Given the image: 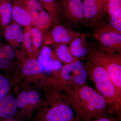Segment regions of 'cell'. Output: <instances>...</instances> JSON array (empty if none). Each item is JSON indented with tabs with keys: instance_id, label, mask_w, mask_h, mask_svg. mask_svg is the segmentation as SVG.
Segmentation results:
<instances>
[{
	"instance_id": "obj_1",
	"label": "cell",
	"mask_w": 121,
	"mask_h": 121,
	"mask_svg": "<svg viewBox=\"0 0 121 121\" xmlns=\"http://www.w3.org/2000/svg\"><path fill=\"white\" fill-rule=\"evenodd\" d=\"M61 90L73 111L76 121H88L111 115L105 99L87 84Z\"/></svg>"
},
{
	"instance_id": "obj_2",
	"label": "cell",
	"mask_w": 121,
	"mask_h": 121,
	"mask_svg": "<svg viewBox=\"0 0 121 121\" xmlns=\"http://www.w3.org/2000/svg\"><path fill=\"white\" fill-rule=\"evenodd\" d=\"M45 91L43 103L35 121H76L75 115L58 87L48 85Z\"/></svg>"
},
{
	"instance_id": "obj_3",
	"label": "cell",
	"mask_w": 121,
	"mask_h": 121,
	"mask_svg": "<svg viewBox=\"0 0 121 121\" xmlns=\"http://www.w3.org/2000/svg\"><path fill=\"white\" fill-rule=\"evenodd\" d=\"M89 78L93 81L97 91L107 102L110 114L121 118V98L105 69L101 66L87 60Z\"/></svg>"
},
{
	"instance_id": "obj_4",
	"label": "cell",
	"mask_w": 121,
	"mask_h": 121,
	"mask_svg": "<svg viewBox=\"0 0 121 121\" xmlns=\"http://www.w3.org/2000/svg\"><path fill=\"white\" fill-rule=\"evenodd\" d=\"M89 78L86 63L80 60L63 65L56 78L48 80L47 85H54L60 89L73 88L87 84Z\"/></svg>"
},
{
	"instance_id": "obj_5",
	"label": "cell",
	"mask_w": 121,
	"mask_h": 121,
	"mask_svg": "<svg viewBox=\"0 0 121 121\" xmlns=\"http://www.w3.org/2000/svg\"><path fill=\"white\" fill-rule=\"evenodd\" d=\"M87 56V60L105 69L121 98V53L107 54L99 48H92Z\"/></svg>"
},
{
	"instance_id": "obj_6",
	"label": "cell",
	"mask_w": 121,
	"mask_h": 121,
	"mask_svg": "<svg viewBox=\"0 0 121 121\" xmlns=\"http://www.w3.org/2000/svg\"><path fill=\"white\" fill-rule=\"evenodd\" d=\"M93 36L106 53H121V32L109 24L100 23L95 28Z\"/></svg>"
},
{
	"instance_id": "obj_7",
	"label": "cell",
	"mask_w": 121,
	"mask_h": 121,
	"mask_svg": "<svg viewBox=\"0 0 121 121\" xmlns=\"http://www.w3.org/2000/svg\"><path fill=\"white\" fill-rule=\"evenodd\" d=\"M15 55L20 62L21 71L22 75L25 78L26 82L35 83L43 87L47 78L37 59L29 58L23 51H18Z\"/></svg>"
},
{
	"instance_id": "obj_8",
	"label": "cell",
	"mask_w": 121,
	"mask_h": 121,
	"mask_svg": "<svg viewBox=\"0 0 121 121\" xmlns=\"http://www.w3.org/2000/svg\"><path fill=\"white\" fill-rule=\"evenodd\" d=\"M60 17L69 25H85L83 0H59Z\"/></svg>"
},
{
	"instance_id": "obj_9",
	"label": "cell",
	"mask_w": 121,
	"mask_h": 121,
	"mask_svg": "<svg viewBox=\"0 0 121 121\" xmlns=\"http://www.w3.org/2000/svg\"><path fill=\"white\" fill-rule=\"evenodd\" d=\"M37 59L47 79L54 78L58 75L63 65L56 58L52 48L48 46H43Z\"/></svg>"
},
{
	"instance_id": "obj_10",
	"label": "cell",
	"mask_w": 121,
	"mask_h": 121,
	"mask_svg": "<svg viewBox=\"0 0 121 121\" xmlns=\"http://www.w3.org/2000/svg\"><path fill=\"white\" fill-rule=\"evenodd\" d=\"M85 24L95 28L107 13L106 0H83Z\"/></svg>"
},
{
	"instance_id": "obj_11",
	"label": "cell",
	"mask_w": 121,
	"mask_h": 121,
	"mask_svg": "<svg viewBox=\"0 0 121 121\" xmlns=\"http://www.w3.org/2000/svg\"><path fill=\"white\" fill-rule=\"evenodd\" d=\"M80 33L61 24L55 25L51 30L44 35L42 45H68L74 37Z\"/></svg>"
},
{
	"instance_id": "obj_12",
	"label": "cell",
	"mask_w": 121,
	"mask_h": 121,
	"mask_svg": "<svg viewBox=\"0 0 121 121\" xmlns=\"http://www.w3.org/2000/svg\"><path fill=\"white\" fill-rule=\"evenodd\" d=\"M68 45L71 54L76 60L87 56L91 48H89L87 44L86 35L82 33L74 37Z\"/></svg>"
},
{
	"instance_id": "obj_13",
	"label": "cell",
	"mask_w": 121,
	"mask_h": 121,
	"mask_svg": "<svg viewBox=\"0 0 121 121\" xmlns=\"http://www.w3.org/2000/svg\"><path fill=\"white\" fill-rule=\"evenodd\" d=\"M12 18L16 23L25 27L32 26L30 13L26 6L17 0H15L13 5Z\"/></svg>"
},
{
	"instance_id": "obj_14",
	"label": "cell",
	"mask_w": 121,
	"mask_h": 121,
	"mask_svg": "<svg viewBox=\"0 0 121 121\" xmlns=\"http://www.w3.org/2000/svg\"><path fill=\"white\" fill-rule=\"evenodd\" d=\"M16 99L10 95H7L0 100V120L11 119L17 113Z\"/></svg>"
},
{
	"instance_id": "obj_15",
	"label": "cell",
	"mask_w": 121,
	"mask_h": 121,
	"mask_svg": "<svg viewBox=\"0 0 121 121\" xmlns=\"http://www.w3.org/2000/svg\"><path fill=\"white\" fill-rule=\"evenodd\" d=\"M5 36L11 46L17 50L22 44L24 37V32L21 26L15 23L6 27L5 30Z\"/></svg>"
},
{
	"instance_id": "obj_16",
	"label": "cell",
	"mask_w": 121,
	"mask_h": 121,
	"mask_svg": "<svg viewBox=\"0 0 121 121\" xmlns=\"http://www.w3.org/2000/svg\"><path fill=\"white\" fill-rule=\"evenodd\" d=\"M41 6L50 15L54 25L60 24L59 8L56 0H38Z\"/></svg>"
},
{
	"instance_id": "obj_17",
	"label": "cell",
	"mask_w": 121,
	"mask_h": 121,
	"mask_svg": "<svg viewBox=\"0 0 121 121\" xmlns=\"http://www.w3.org/2000/svg\"><path fill=\"white\" fill-rule=\"evenodd\" d=\"M68 44H58L55 45L54 53L58 60L63 65L70 63L78 60L71 54Z\"/></svg>"
},
{
	"instance_id": "obj_18",
	"label": "cell",
	"mask_w": 121,
	"mask_h": 121,
	"mask_svg": "<svg viewBox=\"0 0 121 121\" xmlns=\"http://www.w3.org/2000/svg\"><path fill=\"white\" fill-rule=\"evenodd\" d=\"M12 0H0V19L3 26H7L12 18Z\"/></svg>"
},
{
	"instance_id": "obj_19",
	"label": "cell",
	"mask_w": 121,
	"mask_h": 121,
	"mask_svg": "<svg viewBox=\"0 0 121 121\" xmlns=\"http://www.w3.org/2000/svg\"><path fill=\"white\" fill-rule=\"evenodd\" d=\"M52 25L53 23L50 15L43 9L39 12L33 26L36 27L43 33Z\"/></svg>"
},
{
	"instance_id": "obj_20",
	"label": "cell",
	"mask_w": 121,
	"mask_h": 121,
	"mask_svg": "<svg viewBox=\"0 0 121 121\" xmlns=\"http://www.w3.org/2000/svg\"><path fill=\"white\" fill-rule=\"evenodd\" d=\"M30 33L32 43V49L36 58L43 44V33L36 27H31Z\"/></svg>"
},
{
	"instance_id": "obj_21",
	"label": "cell",
	"mask_w": 121,
	"mask_h": 121,
	"mask_svg": "<svg viewBox=\"0 0 121 121\" xmlns=\"http://www.w3.org/2000/svg\"><path fill=\"white\" fill-rule=\"evenodd\" d=\"M28 98V107L27 111V115L30 114L32 111L39 106L40 108L43 105V99L41 101V97L39 93L34 89H30L27 91Z\"/></svg>"
},
{
	"instance_id": "obj_22",
	"label": "cell",
	"mask_w": 121,
	"mask_h": 121,
	"mask_svg": "<svg viewBox=\"0 0 121 121\" xmlns=\"http://www.w3.org/2000/svg\"><path fill=\"white\" fill-rule=\"evenodd\" d=\"M15 54L11 46L5 45L0 48V68L6 69L9 66L10 61Z\"/></svg>"
},
{
	"instance_id": "obj_23",
	"label": "cell",
	"mask_w": 121,
	"mask_h": 121,
	"mask_svg": "<svg viewBox=\"0 0 121 121\" xmlns=\"http://www.w3.org/2000/svg\"><path fill=\"white\" fill-rule=\"evenodd\" d=\"M32 26L25 27L24 37L22 42V48L29 58L36 59L32 49V43L30 33V29Z\"/></svg>"
},
{
	"instance_id": "obj_24",
	"label": "cell",
	"mask_w": 121,
	"mask_h": 121,
	"mask_svg": "<svg viewBox=\"0 0 121 121\" xmlns=\"http://www.w3.org/2000/svg\"><path fill=\"white\" fill-rule=\"evenodd\" d=\"M16 99L17 109L22 111V112L27 115L28 107V98L27 91H21L17 95Z\"/></svg>"
},
{
	"instance_id": "obj_25",
	"label": "cell",
	"mask_w": 121,
	"mask_h": 121,
	"mask_svg": "<svg viewBox=\"0 0 121 121\" xmlns=\"http://www.w3.org/2000/svg\"><path fill=\"white\" fill-rule=\"evenodd\" d=\"M109 17V24L113 28L121 32V8L118 9Z\"/></svg>"
},
{
	"instance_id": "obj_26",
	"label": "cell",
	"mask_w": 121,
	"mask_h": 121,
	"mask_svg": "<svg viewBox=\"0 0 121 121\" xmlns=\"http://www.w3.org/2000/svg\"><path fill=\"white\" fill-rule=\"evenodd\" d=\"M11 86L9 79L5 76L0 74V100L8 94Z\"/></svg>"
},
{
	"instance_id": "obj_27",
	"label": "cell",
	"mask_w": 121,
	"mask_h": 121,
	"mask_svg": "<svg viewBox=\"0 0 121 121\" xmlns=\"http://www.w3.org/2000/svg\"><path fill=\"white\" fill-rule=\"evenodd\" d=\"M107 13L109 17L121 8V0H106Z\"/></svg>"
},
{
	"instance_id": "obj_28",
	"label": "cell",
	"mask_w": 121,
	"mask_h": 121,
	"mask_svg": "<svg viewBox=\"0 0 121 121\" xmlns=\"http://www.w3.org/2000/svg\"><path fill=\"white\" fill-rule=\"evenodd\" d=\"M88 121H121V119L117 117L109 115Z\"/></svg>"
},
{
	"instance_id": "obj_29",
	"label": "cell",
	"mask_w": 121,
	"mask_h": 121,
	"mask_svg": "<svg viewBox=\"0 0 121 121\" xmlns=\"http://www.w3.org/2000/svg\"></svg>"
}]
</instances>
